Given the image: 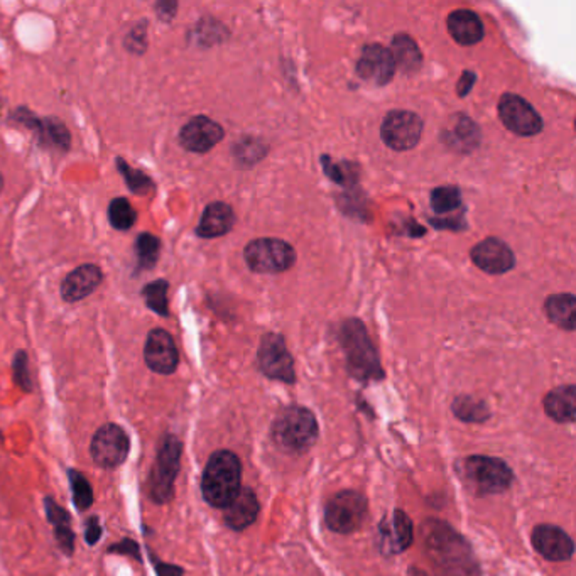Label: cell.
<instances>
[{
    "label": "cell",
    "instance_id": "obj_24",
    "mask_svg": "<svg viewBox=\"0 0 576 576\" xmlns=\"http://www.w3.org/2000/svg\"><path fill=\"white\" fill-rule=\"evenodd\" d=\"M546 317L563 330H575L576 299L573 295H554L546 299Z\"/></svg>",
    "mask_w": 576,
    "mask_h": 576
},
{
    "label": "cell",
    "instance_id": "obj_34",
    "mask_svg": "<svg viewBox=\"0 0 576 576\" xmlns=\"http://www.w3.org/2000/svg\"><path fill=\"white\" fill-rule=\"evenodd\" d=\"M266 154V148L256 139H246L235 148L237 160L246 161L249 164H256Z\"/></svg>",
    "mask_w": 576,
    "mask_h": 576
},
{
    "label": "cell",
    "instance_id": "obj_28",
    "mask_svg": "<svg viewBox=\"0 0 576 576\" xmlns=\"http://www.w3.org/2000/svg\"><path fill=\"white\" fill-rule=\"evenodd\" d=\"M135 254L137 268L141 270L152 269L160 260L161 240L152 233H141L135 239Z\"/></svg>",
    "mask_w": 576,
    "mask_h": 576
},
{
    "label": "cell",
    "instance_id": "obj_11",
    "mask_svg": "<svg viewBox=\"0 0 576 576\" xmlns=\"http://www.w3.org/2000/svg\"><path fill=\"white\" fill-rule=\"evenodd\" d=\"M499 115L503 125L514 134L531 137L540 134L542 131V119L540 113L527 100L514 93H505L501 99Z\"/></svg>",
    "mask_w": 576,
    "mask_h": 576
},
{
    "label": "cell",
    "instance_id": "obj_10",
    "mask_svg": "<svg viewBox=\"0 0 576 576\" xmlns=\"http://www.w3.org/2000/svg\"><path fill=\"white\" fill-rule=\"evenodd\" d=\"M421 134L423 121L413 112H389L380 127L382 141L394 151H409L416 148Z\"/></svg>",
    "mask_w": 576,
    "mask_h": 576
},
{
    "label": "cell",
    "instance_id": "obj_26",
    "mask_svg": "<svg viewBox=\"0 0 576 576\" xmlns=\"http://www.w3.org/2000/svg\"><path fill=\"white\" fill-rule=\"evenodd\" d=\"M44 503H46L48 519H50L51 524L54 526L56 541L60 542V546H62L66 554H72L74 546V534L72 527H70L72 517L63 509L62 505H58L50 497Z\"/></svg>",
    "mask_w": 576,
    "mask_h": 576
},
{
    "label": "cell",
    "instance_id": "obj_39",
    "mask_svg": "<svg viewBox=\"0 0 576 576\" xmlns=\"http://www.w3.org/2000/svg\"><path fill=\"white\" fill-rule=\"evenodd\" d=\"M2 188H4V178L0 176V191H2Z\"/></svg>",
    "mask_w": 576,
    "mask_h": 576
},
{
    "label": "cell",
    "instance_id": "obj_14",
    "mask_svg": "<svg viewBox=\"0 0 576 576\" xmlns=\"http://www.w3.org/2000/svg\"><path fill=\"white\" fill-rule=\"evenodd\" d=\"M144 358L148 367L162 376H170L180 364V354L171 335L162 328L149 331Z\"/></svg>",
    "mask_w": 576,
    "mask_h": 576
},
{
    "label": "cell",
    "instance_id": "obj_15",
    "mask_svg": "<svg viewBox=\"0 0 576 576\" xmlns=\"http://www.w3.org/2000/svg\"><path fill=\"white\" fill-rule=\"evenodd\" d=\"M223 127L205 115L193 117L180 132V144L190 152H209L223 139Z\"/></svg>",
    "mask_w": 576,
    "mask_h": 576
},
{
    "label": "cell",
    "instance_id": "obj_37",
    "mask_svg": "<svg viewBox=\"0 0 576 576\" xmlns=\"http://www.w3.org/2000/svg\"><path fill=\"white\" fill-rule=\"evenodd\" d=\"M475 83V73L473 72H465L464 76H462V80H460V85H458V93H460V97H465L470 93V90H472V86Z\"/></svg>",
    "mask_w": 576,
    "mask_h": 576
},
{
    "label": "cell",
    "instance_id": "obj_20",
    "mask_svg": "<svg viewBox=\"0 0 576 576\" xmlns=\"http://www.w3.org/2000/svg\"><path fill=\"white\" fill-rule=\"evenodd\" d=\"M235 225V213L232 207L223 201H213L203 211L198 223L197 233L201 239H217L232 230Z\"/></svg>",
    "mask_w": 576,
    "mask_h": 576
},
{
    "label": "cell",
    "instance_id": "obj_4",
    "mask_svg": "<svg viewBox=\"0 0 576 576\" xmlns=\"http://www.w3.org/2000/svg\"><path fill=\"white\" fill-rule=\"evenodd\" d=\"M342 345L348 370L356 379L379 380L384 377L379 356L370 342L366 327L358 319H348L342 327Z\"/></svg>",
    "mask_w": 576,
    "mask_h": 576
},
{
    "label": "cell",
    "instance_id": "obj_5",
    "mask_svg": "<svg viewBox=\"0 0 576 576\" xmlns=\"http://www.w3.org/2000/svg\"><path fill=\"white\" fill-rule=\"evenodd\" d=\"M460 475L466 487L477 495H493L507 491L514 480L511 466L493 456H468L460 464Z\"/></svg>",
    "mask_w": 576,
    "mask_h": 576
},
{
    "label": "cell",
    "instance_id": "obj_33",
    "mask_svg": "<svg viewBox=\"0 0 576 576\" xmlns=\"http://www.w3.org/2000/svg\"><path fill=\"white\" fill-rule=\"evenodd\" d=\"M68 477H70V483H72V491H73L74 505L83 511L88 509L92 503H93V491H92V485L90 482L83 477V473L76 472V470H70L68 472Z\"/></svg>",
    "mask_w": 576,
    "mask_h": 576
},
{
    "label": "cell",
    "instance_id": "obj_32",
    "mask_svg": "<svg viewBox=\"0 0 576 576\" xmlns=\"http://www.w3.org/2000/svg\"><path fill=\"white\" fill-rule=\"evenodd\" d=\"M117 168L122 174L129 190L135 195H148L149 191L154 188L152 180L149 178L146 172L139 171L132 166H129L127 161H123L122 158L117 160Z\"/></svg>",
    "mask_w": 576,
    "mask_h": 576
},
{
    "label": "cell",
    "instance_id": "obj_21",
    "mask_svg": "<svg viewBox=\"0 0 576 576\" xmlns=\"http://www.w3.org/2000/svg\"><path fill=\"white\" fill-rule=\"evenodd\" d=\"M259 501L250 489H240L232 503L225 507V522L233 531H244L256 522Z\"/></svg>",
    "mask_w": 576,
    "mask_h": 576
},
{
    "label": "cell",
    "instance_id": "obj_3",
    "mask_svg": "<svg viewBox=\"0 0 576 576\" xmlns=\"http://www.w3.org/2000/svg\"><path fill=\"white\" fill-rule=\"evenodd\" d=\"M272 438L279 448L289 454H305L318 440L317 417L307 407H288L276 417Z\"/></svg>",
    "mask_w": 576,
    "mask_h": 576
},
{
    "label": "cell",
    "instance_id": "obj_27",
    "mask_svg": "<svg viewBox=\"0 0 576 576\" xmlns=\"http://www.w3.org/2000/svg\"><path fill=\"white\" fill-rule=\"evenodd\" d=\"M454 416L465 423H483L491 417V411L487 405L480 399L470 397V395H460L454 401Z\"/></svg>",
    "mask_w": 576,
    "mask_h": 576
},
{
    "label": "cell",
    "instance_id": "obj_38",
    "mask_svg": "<svg viewBox=\"0 0 576 576\" xmlns=\"http://www.w3.org/2000/svg\"><path fill=\"white\" fill-rule=\"evenodd\" d=\"M158 575L160 576H181V568H178V566H172V564H158Z\"/></svg>",
    "mask_w": 576,
    "mask_h": 576
},
{
    "label": "cell",
    "instance_id": "obj_19",
    "mask_svg": "<svg viewBox=\"0 0 576 576\" xmlns=\"http://www.w3.org/2000/svg\"><path fill=\"white\" fill-rule=\"evenodd\" d=\"M103 279V274L95 264H83L70 272L62 284V296L68 303L82 301L92 295Z\"/></svg>",
    "mask_w": 576,
    "mask_h": 576
},
{
    "label": "cell",
    "instance_id": "obj_8",
    "mask_svg": "<svg viewBox=\"0 0 576 576\" xmlns=\"http://www.w3.org/2000/svg\"><path fill=\"white\" fill-rule=\"evenodd\" d=\"M181 460V442L174 436H168L161 444L156 468L151 475V493L156 503H168L172 497L174 478L180 472Z\"/></svg>",
    "mask_w": 576,
    "mask_h": 576
},
{
    "label": "cell",
    "instance_id": "obj_22",
    "mask_svg": "<svg viewBox=\"0 0 576 576\" xmlns=\"http://www.w3.org/2000/svg\"><path fill=\"white\" fill-rule=\"evenodd\" d=\"M448 31L462 46H473L483 37V24L480 17L468 9H458L448 15Z\"/></svg>",
    "mask_w": 576,
    "mask_h": 576
},
{
    "label": "cell",
    "instance_id": "obj_36",
    "mask_svg": "<svg viewBox=\"0 0 576 576\" xmlns=\"http://www.w3.org/2000/svg\"><path fill=\"white\" fill-rule=\"evenodd\" d=\"M102 536V526H100L99 519L97 517H90L86 521L85 526V538L88 544H97Z\"/></svg>",
    "mask_w": 576,
    "mask_h": 576
},
{
    "label": "cell",
    "instance_id": "obj_1",
    "mask_svg": "<svg viewBox=\"0 0 576 576\" xmlns=\"http://www.w3.org/2000/svg\"><path fill=\"white\" fill-rule=\"evenodd\" d=\"M423 541L431 561L443 576H480L477 560L468 542L446 522L426 521L423 524Z\"/></svg>",
    "mask_w": 576,
    "mask_h": 576
},
{
    "label": "cell",
    "instance_id": "obj_9",
    "mask_svg": "<svg viewBox=\"0 0 576 576\" xmlns=\"http://www.w3.org/2000/svg\"><path fill=\"white\" fill-rule=\"evenodd\" d=\"M259 367L269 379L295 384V362L281 335L268 333L259 347Z\"/></svg>",
    "mask_w": 576,
    "mask_h": 576
},
{
    "label": "cell",
    "instance_id": "obj_29",
    "mask_svg": "<svg viewBox=\"0 0 576 576\" xmlns=\"http://www.w3.org/2000/svg\"><path fill=\"white\" fill-rule=\"evenodd\" d=\"M109 221L115 230H129L137 221V211L127 198H113L109 205Z\"/></svg>",
    "mask_w": 576,
    "mask_h": 576
},
{
    "label": "cell",
    "instance_id": "obj_6",
    "mask_svg": "<svg viewBox=\"0 0 576 576\" xmlns=\"http://www.w3.org/2000/svg\"><path fill=\"white\" fill-rule=\"evenodd\" d=\"M249 269L259 274H279L295 266L296 252L288 242L279 239L252 240L244 250Z\"/></svg>",
    "mask_w": 576,
    "mask_h": 576
},
{
    "label": "cell",
    "instance_id": "obj_35",
    "mask_svg": "<svg viewBox=\"0 0 576 576\" xmlns=\"http://www.w3.org/2000/svg\"><path fill=\"white\" fill-rule=\"evenodd\" d=\"M14 379L24 389L25 393L33 391V382H31L29 367H27V356L23 350L14 356Z\"/></svg>",
    "mask_w": 576,
    "mask_h": 576
},
{
    "label": "cell",
    "instance_id": "obj_13",
    "mask_svg": "<svg viewBox=\"0 0 576 576\" xmlns=\"http://www.w3.org/2000/svg\"><path fill=\"white\" fill-rule=\"evenodd\" d=\"M393 53L382 44H367L356 63V73L374 85H387L395 73Z\"/></svg>",
    "mask_w": 576,
    "mask_h": 576
},
{
    "label": "cell",
    "instance_id": "obj_17",
    "mask_svg": "<svg viewBox=\"0 0 576 576\" xmlns=\"http://www.w3.org/2000/svg\"><path fill=\"white\" fill-rule=\"evenodd\" d=\"M470 256L478 269L489 274H503L513 269L515 264L514 252L501 239L495 237L478 242L472 249Z\"/></svg>",
    "mask_w": 576,
    "mask_h": 576
},
{
    "label": "cell",
    "instance_id": "obj_23",
    "mask_svg": "<svg viewBox=\"0 0 576 576\" xmlns=\"http://www.w3.org/2000/svg\"><path fill=\"white\" fill-rule=\"evenodd\" d=\"M544 411L556 423H573L576 417L575 386H561L544 397Z\"/></svg>",
    "mask_w": 576,
    "mask_h": 576
},
{
    "label": "cell",
    "instance_id": "obj_31",
    "mask_svg": "<svg viewBox=\"0 0 576 576\" xmlns=\"http://www.w3.org/2000/svg\"><path fill=\"white\" fill-rule=\"evenodd\" d=\"M462 207V193L454 186H442L431 193V209L438 215L452 213Z\"/></svg>",
    "mask_w": 576,
    "mask_h": 576
},
{
    "label": "cell",
    "instance_id": "obj_12",
    "mask_svg": "<svg viewBox=\"0 0 576 576\" xmlns=\"http://www.w3.org/2000/svg\"><path fill=\"white\" fill-rule=\"evenodd\" d=\"M131 448L129 438L117 425H105L95 433L90 454L97 465L102 468H115L123 464Z\"/></svg>",
    "mask_w": 576,
    "mask_h": 576
},
{
    "label": "cell",
    "instance_id": "obj_7",
    "mask_svg": "<svg viewBox=\"0 0 576 576\" xmlns=\"http://www.w3.org/2000/svg\"><path fill=\"white\" fill-rule=\"evenodd\" d=\"M367 514V499L356 491H342L333 495L327 509L325 519L331 531L338 534H350L360 527Z\"/></svg>",
    "mask_w": 576,
    "mask_h": 576
},
{
    "label": "cell",
    "instance_id": "obj_18",
    "mask_svg": "<svg viewBox=\"0 0 576 576\" xmlns=\"http://www.w3.org/2000/svg\"><path fill=\"white\" fill-rule=\"evenodd\" d=\"M380 546L386 554L403 552L413 542V522L403 511H394L380 522Z\"/></svg>",
    "mask_w": 576,
    "mask_h": 576
},
{
    "label": "cell",
    "instance_id": "obj_25",
    "mask_svg": "<svg viewBox=\"0 0 576 576\" xmlns=\"http://www.w3.org/2000/svg\"><path fill=\"white\" fill-rule=\"evenodd\" d=\"M393 58L395 66H399L405 73H415L423 64V54L419 51L416 41L407 34H397L393 39Z\"/></svg>",
    "mask_w": 576,
    "mask_h": 576
},
{
    "label": "cell",
    "instance_id": "obj_2",
    "mask_svg": "<svg viewBox=\"0 0 576 576\" xmlns=\"http://www.w3.org/2000/svg\"><path fill=\"white\" fill-rule=\"evenodd\" d=\"M242 466L237 454L221 450L210 456L203 472L201 492L205 501L217 509H225L240 491Z\"/></svg>",
    "mask_w": 576,
    "mask_h": 576
},
{
    "label": "cell",
    "instance_id": "obj_16",
    "mask_svg": "<svg viewBox=\"0 0 576 576\" xmlns=\"http://www.w3.org/2000/svg\"><path fill=\"white\" fill-rule=\"evenodd\" d=\"M532 546L550 561H568L575 552V542L561 527L541 524L532 531Z\"/></svg>",
    "mask_w": 576,
    "mask_h": 576
},
{
    "label": "cell",
    "instance_id": "obj_30",
    "mask_svg": "<svg viewBox=\"0 0 576 576\" xmlns=\"http://www.w3.org/2000/svg\"><path fill=\"white\" fill-rule=\"evenodd\" d=\"M168 288L170 284L164 279L151 282L144 289L142 296L146 299L148 305L154 313H158L160 317H168L170 315V307H168Z\"/></svg>",
    "mask_w": 576,
    "mask_h": 576
}]
</instances>
